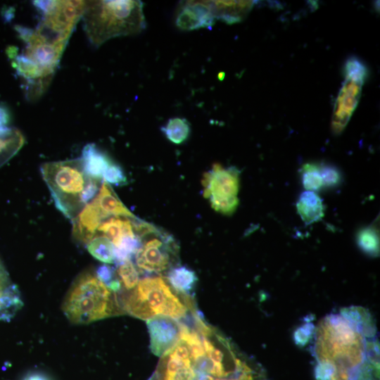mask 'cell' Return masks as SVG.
I'll list each match as a JSON object with an SVG mask.
<instances>
[{"label": "cell", "mask_w": 380, "mask_h": 380, "mask_svg": "<svg viewBox=\"0 0 380 380\" xmlns=\"http://www.w3.org/2000/svg\"><path fill=\"white\" fill-rule=\"evenodd\" d=\"M310 331L316 380H379V341L376 321L361 306L340 309Z\"/></svg>", "instance_id": "1"}, {"label": "cell", "mask_w": 380, "mask_h": 380, "mask_svg": "<svg viewBox=\"0 0 380 380\" xmlns=\"http://www.w3.org/2000/svg\"><path fill=\"white\" fill-rule=\"evenodd\" d=\"M143 8L137 0L86 1L82 19L89 42L99 47L113 38L139 34L146 26Z\"/></svg>", "instance_id": "2"}, {"label": "cell", "mask_w": 380, "mask_h": 380, "mask_svg": "<svg viewBox=\"0 0 380 380\" xmlns=\"http://www.w3.org/2000/svg\"><path fill=\"white\" fill-rule=\"evenodd\" d=\"M62 310L75 324H87L123 313L116 293L92 270H85L76 277L65 296Z\"/></svg>", "instance_id": "3"}, {"label": "cell", "mask_w": 380, "mask_h": 380, "mask_svg": "<svg viewBox=\"0 0 380 380\" xmlns=\"http://www.w3.org/2000/svg\"><path fill=\"white\" fill-rule=\"evenodd\" d=\"M118 304L123 313L141 319L162 315L175 319L184 317L187 307L160 277H146L132 290L122 291Z\"/></svg>", "instance_id": "4"}, {"label": "cell", "mask_w": 380, "mask_h": 380, "mask_svg": "<svg viewBox=\"0 0 380 380\" xmlns=\"http://www.w3.org/2000/svg\"><path fill=\"white\" fill-rule=\"evenodd\" d=\"M40 171L55 206L72 221L85 206L82 196L90 179L81 158L48 162Z\"/></svg>", "instance_id": "5"}, {"label": "cell", "mask_w": 380, "mask_h": 380, "mask_svg": "<svg viewBox=\"0 0 380 380\" xmlns=\"http://www.w3.org/2000/svg\"><path fill=\"white\" fill-rule=\"evenodd\" d=\"M239 174L236 167H226L220 163L213 164L212 168L203 174V194L216 212L229 215L236 211L239 203Z\"/></svg>", "instance_id": "6"}, {"label": "cell", "mask_w": 380, "mask_h": 380, "mask_svg": "<svg viewBox=\"0 0 380 380\" xmlns=\"http://www.w3.org/2000/svg\"><path fill=\"white\" fill-rule=\"evenodd\" d=\"M367 70L357 58H349L344 65L345 80L335 100L331 118L334 134H341L360 101Z\"/></svg>", "instance_id": "7"}, {"label": "cell", "mask_w": 380, "mask_h": 380, "mask_svg": "<svg viewBox=\"0 0 380 380\" xmlns=\"http://www.w3.org/2000/svg\"><path fill=\"white\" fill-rule=\"evenodd\" d=\"M150 236L146 241H141L135 254L136 264L141 270L160 272L171 266L176 246L172 236L158 229L151 233Z\"/></svg>", "instance_id": "8"}, {"label": "cell", "mask_w": 380, "mask_h": 380, "mask_svg": "<svg viewBox=\"0 0 380 380\" xmlns=\"http://www.w3.org/2000/svg\"><path fill=\"white\" fill-rule=\"evenodd\" d=\"M151 352L162 357L179 340L181 324L170 317L158 315L146 320Z\"/></svg>", "instance_id": "9"}, {"label": "cell", "mask_w": 380, "mask_h": 380, "mask_svg": "<svg viewBox=\"0 0 380 380\" xmlns=\"http://www.w3.org/2000/svg\"><path fill=\"white\" fill-rule=\"evenodd\" d=\"M210 1H185L179 4L175 25L181 30L210 28L215 23Z\"/></svg>", "instance_id": "10"}, {"label": "cell", "mask_w": 380, "mask_h": 380, "mask_svg": "<svg viewBox=\"0 0 380 380\" xmlns=\"http://www.w3.org/2000/svg\"><path fill=\"white\" fill-rule=\"evenodd\" d=\"M106 220L94 198L82 208L71 222L72 236L77 242L84 245L97 234L100 224Z\"/></svg>", "instance_id": "11"}, {"label": "cell", "mask_w": 380, "mask_h": 380, "mask_svg": "<svg viewBox=\"0 0 380 380\" xmlns=\"http://www.w3.org/2000/svg\"><path fill=\"white\" fill-rule=\"evenodd\" d=\"M23 305L20 293L0 259V321H9Z\"/></svg>", "instance_id": "12"}, {"label": "cell", "mask_w": 380, "mask_h": 380, "mask_svg": "<svg viewBox=\"0 0 380 380\" xmlns=\"http://www.w3.org/2000/svg\"><path fill=\"white\" fill-rule=\"evenodd\" d=\"M215 20L228 25L242 21L253 8V1H210Z\"/></svg>", "instance_id": "13"}, {"label": "cell", "mask_w": 380, "mask_h": 380, "mask_svg": "<svg viewBox=\"0 0 380 380\" xmlns=\"http://www.w3.org/2000/svg\"><path fill=\"white\" fill-rule=\"evenodd\" d=\"M105 219L110 217L136 218L120 201L111 186L103 181L99 193L94 198Z\"/></svg>", "instance_id": "14"}, {"label": "cell", "mask_w": 380, "mask_h": 380, "mask_svg": "<svg viewBox=\"0 0 380 380\" xmlns=\"http://www.w3.org/2000/svg\"><path fill=\"white\" fill-rule=\"evenodd\" d=\"M81 160L88 177L101 180L103 174L113 160L94 144H88L82 149Z\"/></svg>", "instance_id": "15"}, {"label": "cell", "mask_w": 380, "mask_h": 380, "mask_svg": "<svg viewBox=\"0 0 380 380\" xmlns=\"http://www.w3.org/2000/svg\"><path fill=\"white\" fill-rule=\"evenodd\" d=\"M296 208L300 217L306 224L319 221L324 216L322 201L314 191H305L301 193Z\"/></svg>", "instance_id": "16"}, {"label": "cell", "mask_w": 380, "mask_h": 380, "mask_svg": "<svg viewBox=\"0 0 380 380\" xmlns=\"http://www.w3.org/2000/svg\"><path fill=\"white\" fill-rule=\"evenodd\" d=\"M24 143V136L18 129H0V167L20 151Z\"/></svg>", "instance_id": "17"}, {"label": "cell", "mask_w": 380, "mask_h": 380, "mask_svg": "<svg viewBox=\"0 0 380 380\" xmlns=\"http://www.w3.org/2000/svg\"><path fill=\"white\" fill-rule=\"evenodd\" d=\"M132 219L126 217H108L100 224L97 232L108 238L115 245L122 236L135 233Z\"/></svg>", "instance_id": "18"}, {"label": "cell", "mask_w": 380, "mask_h": 380, "mask_svg": "<svg viewBox=\"0 0 380 380\" xmlns=\"http://www.w3.org/2000/svg\"><path fill=\"white\" fill-rule=\"evenodd\" d=\"M167 280L177 292L189 294L194 289L198 278L194 270L186 266L178 265L168 271Z\"/></svg>", "instance_id": "19"}, {"label": "cell", "mask_w": 380, "mask_h": 380, "mask_svg": "<svg viewBox=\"0 0 380 380\" xmlns=\"http://www.w3.org/2000/svg\"><path fill=\"white\" fill-rule=\"evenodd\" d=\"M88 252L98 260L107 264L115 262V246L102 234H96L86 245Z\"/></svg>", "instance_id": "20"}, {"label": "cell", "mask_w": 380, "mask_h": 380, "mask_svg": "<svg viewBox=\"0 0 380 380\" xmlns=\"http://www.w3.org/2000/svg\"><path fill=\"white\" fill-rule=\"evenodd\" d=\"M161 131L170 141L175 144H181L189 137L190 123L183 118H172L161 127Z\"/></svg>", "instance_id": "21"}, {"label": "cell", "mask_w": 380, "mask_h": 380, "mask_svg": "<svg viewBox=\"0 0 380 380\" xmlns=\"http://www.w3.org/2000/svg\"><path fill=\"white\" fill-rule=\"evenodd\" d=\"M357 243L360 248L371 255L376 256L379 248V238L377 228L368 226L361 229L357 234Z\"/></svg>", "instance_id": "22"}, {"label": "cell", "mask_w": 380, "mask_h": 380, "mask_svg": "<svg viewBox=\"0 0 380 380\" xmlns=\"http://www.w3.org/2000/svg\"><path fill=\"white\" fill-rule=\"evenodd\" d=\"M115 272L121 284L120 290H132L139 281V271L131 260L118 263Z\"/></svg>", "instance_id": "23"}, {"label": "cell", "mask_w": 380, "mask_h": 380, "mask_svg": "<svg viewBox=\"0 0 380 380\" xmlns=\"http://www.w3.org/2000/svg\"><path fill=\"white\" fill-rule=\"evenodd\" d=\"M302 183L306 191H315L323 187L319 165L306 163L302 167Z\"/></svg>", "instance_id": "24"}, {"label": "cell", "mask_w": 380, "mask_h": 380, "mask_svg": "<svg viewBox=\"0 0 380 380\" xmlns=\"http://www.w3.org/2000/svg\"><path fill=\"white\" fill-rule=\"evenodd\" d=\"M102 179L107 184L115 186H122L127 183L123 169L114 160H112L105 170Z\"/></svg>", "instance_id": "25"}, {"label": "cell", "mask_w": 380, "mask_h": 380, "mask_svg": "<svg viewBox=\"0 0 380 380\" xmlns=\"http://www.w3.org/2000/svg\"><path fill=\"white\" fill-rule=\"evenodd\" d=\"M319 172L323 186L331 188L340 184L341 175L336 167L328 164L319 165Z\"/></svg>", "instance_id": "26"}, {"label": "cell", "mask_w": 380, "mask_h": 380, "mask_svg": "<svg viewBox=\"0 0 380 380\" xmlns=\"http://www.w3.org/2000/svg\"><path fill=\"white\" fill-rule=\"evenodd\" d=\"M10 121L8 109L3 104H0V129L8 127Z\"/></svg>", "instance_id": "27"}, {"label": "cell", "mask_w": 380, "mask_h": 380, "mask_svg": "<svg viewBox=\"0 0 380 380\" xmlns=\"http://www.w3.org/2000/svg\"><path fill=\"white\" fill-rule=\"evenodd\" d=\"M25 380H48L46 377L39 374H31Z\"/></svg>", "instance_id": "28"}]
</instances>
